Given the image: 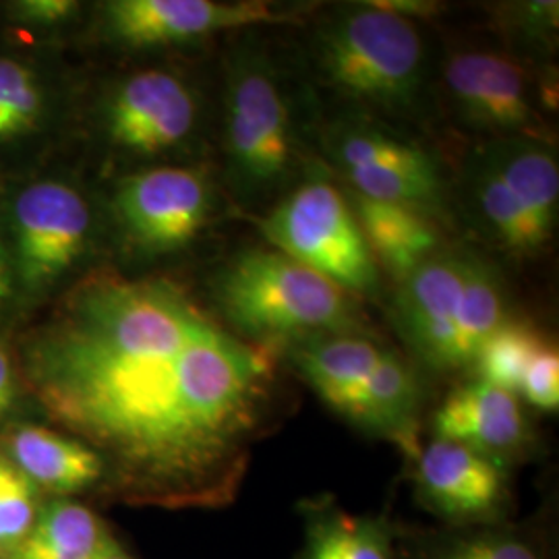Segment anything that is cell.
<instances>
[{"label": "cell", "mask_w": 559, "mask_h": 559, "mask_svg": "<svg viewBox=\"0 0 559 559\" xmlns=\"http://www.w3.org/2000/svg\"><path fill=\"white\" fill-rule=\"evenodd\" d=\"M274 357L175 282L100 274L29 340L25 376L135 493L222 506L274 413Z\"/></svg>", "instance_id": "1"}, {"label": "cell", "mask_w": 559, "mask_h": 559, "mask_svg": "<svg viewBox=\"0 0 559 559\" xmlns=\"http://www.w3.org/2000/svg\"><path fill=\"white\" fill-rule=\"evenodd\" d=\"M406 346L429 369L475 365L483 344L508 321L498 272L466 249H440L404 280L392 305Z\"/></svg>", "instance_id": "2"}, {"label": "cell", "mask_w": 559, "mask_h": 559, "mask_svg": "<svg viewBox=\"0 0 559 559\" xmlns=\"http://www.w3.org/2000/svg\"><path fill=\"white\" fill-rule=\"evenodd\" d=\"M214 297L233 332L267 348L359 330L346 290L276 249L239 251L218 272Z\"/></svg>", "instance_id": "3"}, {"label": "cell", "mask_w": 559, "mask_h": 559, "mask_svg": "<svg viewBox=\"0 0 559 559\" xmlns=\"http://www.w3.org/2000/svg\"><path fill=\"white\" fill-rule=\"evenodd\" d=\"M320 80L348 100L390 112L413 110L427 78L417 21L380 2L338 9L311 40Z\"/></svg>", "instance_id": "4"}, {"label": "cell", "mask_w": 559, "mask_h": 559, "mask_svg": "<svg viewBox=\"0 0 559 559\" xmlns=\"http://www.w3.org/2000/svg\"><path fill=\"white\" fill-rule=\"evenodd\" d=\"M464 195L483 239L510 258H535L558 228V154L549 140L487 141L468 160Z\"/></svg>", "instance_id": "5"}, {"label": "cell", "mask_w": 559, "mask_h": 559, "mask_svg": "<svg viewBox=\"0 0 559 559\" xmlns=\"http://www.w3.org/2000/svg\"><path fill=\"white\" fill-rule=\"evenodd\" d=\"M224 154L235 195L265 200L297 164L293 108L270 57L245 46L233 52L224 94Z\"/></svg>", "instance_id": "6"}, {"label": "cell", "mask_w": 559, "mask_h": 559, "mask_svg": "<svg viewBox=\"0 0 559 559\" xmlns=\"http://www.w3.org/2000/svg\"><path fill=\"white\" fill-rule=\"evenodd\" d=\"M260 228L276 251L348 295L373 297L380 290V267L362 239L350 201L334 182L309 177L261 218Z\"/></svg>", "instance_id": "7"}, {"label": "cell", "mask_w": 559, "mask_h": 559, "mask_svg": "<svg viewBox=\"0 0 559 559\" xmlns=\"http://www.w3.org/2000/svg\"><path fill=\"white\" fill-rule=\"evenodd\" d=\"M90 205L80 191L59 180L23 187L9 212V249L15 282L40 293L80 260L90 237Z\"/></svg>", "instance_id": "8"}, {"label": "cell", "mask_w": 559, "mask_h": 559, "mask_svg": "<svg viewBox=\"0 0 559 559\" xmlns=\"http://www.w3.org/2000/svg\"><path fill=\"white\" fill-rule=\"evenodd\" d=\"M452 112L468 129L496 138H543L540 94L519 60L466 48L450 52L441 67Z\"/></svg>", "instance_id": "9"}, {"label": "cell", "mask_w": 559, "mask_h": 559, "mask_svg": "<svg viewBox=\"0 0 559 559\" xmlns=\"http://www.w3.org/2000/svg\"><path fill=\"white\" fill-rule=\"evenodd\" d=\"M328 156L357 195L423 210L443 191L438 160L419 143L369 120L338 122L325 141Z\"/></svg>", "instance_id": "10"}, {"label": "cell", "mask_w": 559, "mask_h": 559, "mask_svg": "<svg viewBox=\"0 0 559 559\" xmlns=\"http://www.w3.org/2000/svg\"><path fill=\"white\" fill-rule=\"evenodd\" d=\"M212 185L195 168L160 166L122 179L112 210L127 240L145 253L187 247L210 221Z\"/></svg>", "instance_id": "11"}, {"label": "cell", "mask_w": 559, "mask_h": 559, "mask_svg": "<svg viewBox=\"0 0 559 559\" xmlns=\"http://www.w3.org/2000/svg\"><path fill=\"white\" fill-rule=\"evenodd\" d=\"M420 503L459 526H491L508 512V466L456 441L433 438L417 452Z\"/></svg>", "instance_id": "12"}, {"label": "cell", "mask_w": 559, "mask_h": 559, "mask_svg": "<svg viewBox=\"0 0 559 559\" xmlns=\"http://www.w3.org/2000/svg\"><path fill=\"white\" fill-rule=\"evenodd\" d=\"M288 17L290 13L258 0H112L104 7L108 32L131 48L185 44Z\"/></svg>", "instance_id": "13"}, {"label": "cell", "mask_w": 559, "mask_h": 559, "mask_svg": "<svg viewBox=\"0 0 559 559\" xmlns=\"http://www.w3.org/2000/svg\"><path fill=\"white\" fill-rule=\"evenodd\" d=\"M104 117L108 138L117 147L156 156L175 150L193 133L198 100L175 73L145 69L120 81Z\"/></svg>", "instance_id": "14"}, {"label": "cell", "mask_w": 559, "mask_h": 559, "mask_svg": "<svg viewBox=\"0 0 559 559\" xmlns=\"http://www.w3.org/2000/svg\"><path fill=\"white\" fill-rule=\"evenodd\" d=\"M433 429L436 438L468 445L506 466L533 443L519 396L483 380L468 381L443 400Z\"/></svg>", "instance_id": "15"}, {"label": "cell", "mask_w": 559, "mask_h": 559, "mask_svg": "<svg viewBox=\"0 0 559 559\" xmlns=\"http://www.w3.org/2000/svg\"><path fill=\"white\" fill-rule=\"evenodd\" d=\"M420 388L417 373L396 353L383 350L376 369L360 381L338 415L355 423L371 436L399 443L411 456H417Z\"/></svg>", "instance_id": "16"}, {"label": "cell", "mask_w": 559, "mask_h": 559, "mask_svg": "<svg viewBox=\"0 0 559 559\" xmlns=\"http://www.w3.org/2000/svg\"><path fill=\"white\" fill-rule=\"evenodd\" d=\"M350 207L371 258L399 282L441 249L436 224L427 221L419 207L357 193L350 198Z\"/></svg>", "instance_id": "17"}, {"label": "cell", "mask_w": 559, "mask_h": 559, "mask_svg": "<svg viewBox=\"0 0 559 559\" xmlns=\"http://www.w3.org/2000/svg\"><path fill=\"white\" fill-rule=\"evenodd\" d=\"M9 454L36 489L55 493L83 491L104 475V460L94 448L44 427L17 429L9 440Z\"/></svg>", "instance_id": "18"}, {"label": "cell", "mask_w": 559, "mask_h": 559, "mask_svg": "<svg viewBox=\"0 0 559 559\" xmlns=\"http://www.w3.org/2000/svg\"><path fill=\"white\" fill-rule=\"evenodd\" d=\"M385 348L359 334H334L302 340L290 346V360L300 378L332 411L340 413Z\"/></svg>", "instance_id": "19"}, {"label": "cell", "mask_w": 559, "mask_h": 559, "mask_svg": "<svg viewBox=\"0 0 559 559\" xmlns=\"http://www.w3.org/2000/svg\"><path fill=\"white\" fill-rule=\"evenodd\" d=\"M299 559H396L388 522L350 514L334 501H307Z\"/></svg>", "instance_id": "20"}, {"label": "cell", "mask_w": 559, "mask_h": 559, "mask_svg": "<svg viewBox=\"0 0 559 559\" xmlns=\"http://www.w3.org/2000/svg\"><path fill=\"white\" fill-rule=\"evenodd\" d=\"M108 537L92 510L78 501L59 500L40 510L9 559H87Z\"/></svg>", "instance_id": "21"}, {"label": "cell", "mask_w": 559, "mask_h": 559, "mask_svg": "<svg viewBox=\"0 0 559 559\" xmlns=\"http://www.w3.org/2000/svg\"><path fill=\"white\" fill-rule=\"evenodd\" d=\"M543 344L545 342L531 325L519 321H506L500 330L483 344L477 355V360L473 365L479 373L477 380L487 381L519 396L524 371Z\"/></svg>", "instance_id": "22"}, {"label": "cell", "mask_w": 559, "mask_h": 559, "mask_svg": "<svg viewBox=\"0 0 559 559\" xmlns=\"http://www.w3.org/2000/svg\"><path fill=\"white\" fill-rule=\"evenodd\" d=\"M413 559H543L535 543L519 531L473 526L425 543Z\"/></svg>", "instance_id": "23"}, {"label": "cell", "mask_w": 559, "mask_h": 559, "mask_svg": "<svg viewBox=\"0 0 559 559\" xmlns=\"http://www.w3.org/2000/svg\"><path fill=\"white\" fill-rule=\"evenodd\" d=\"M41 110L44 94L38 75L21 60L0 57V141L29 133Z\"/></svg>", "instance_id": "24"}, {"label": "cell", "mask_w": 559, "mask_h": 559, "mask_svg": "<svg viewBox=\"0 0 559 559\" xmlns=\"http://www.w3.org/2000/svg\"><path fill=\"white\" fill-rule=\"evenodd\" d=\"M38 514V489L11 460L0 459V559H9L20 547Z\"/></svg>", "instance_id": "25"}, {"label": "cell", "mask_w": 559, "mask_h": 559, "mask_svg": "<svg viewBox=\"0 0 559 559\" xmlns=\"http://www.w3.org/2000/svg\"><path fill=\"white\" fill-rule=\"evenodd\" d=\"M519 394L531 406L556 413L559 406V355L558 348L545 342L537 355L528 362L520 381Z\"/></svg>", "instance_id": "26"}, {"label": "cell", "mask_w": 559, "mask_h": 559, "mask_svg": "<svg viewBox=\"0 0 559 559\" xmlns=\"http://www.w3.org/2000/svg\"><path fill=\"white\" fill-rule=\"evenodd\" d=\"M78 9L71 0H25L17 4V13L23 20L36 23H57L67 20Z\"/></svg>", "instance_id": "27"}, {"label": "cell", "mask_w": 559, "mask_h": 559, "mask_svg": "<svg viewBox=\"0 0 559 559\" xmlns=\"http://www.w3.org/2000/svg\"><path fill=\"white\" fill-rule=\"evenodd\" d=\"M15 270H13V260H11V249H9V239L4 228L0 226V320L7 313L13 293H15Z\"/></svg>", "instance_id": "28"}, {"label": "cell", "mask_w": 559, "mask_h": 559, "mask_svg": "<svg viewBox=\"0 0 559 559\" xmlns=\"http://www.w3.org/2000/svg\"><path fill=\"white\" fill-rule=\"evenodd\" d=\"M15 392L17 388H15V369L11 362V355L0 344V423L7 419V415L13 408Z\"/></svg>", "instance_id": "29"}, {"label": "cell", "mask_w": 559, "mask_h": 559, "mask_svg": "<svg viewBox=\"0 0 559 559\" xmlns=\"http://www.w3.org/2000/svg\"><path fill=\"white\" fill-rule=\"evenodd\" d=\"M87 559H133L122 547H120L117 540L112 539V537H108V539L102 543L100 547L90 556Z\"/></svg>", "instance_id": "30"}]
</instances>
